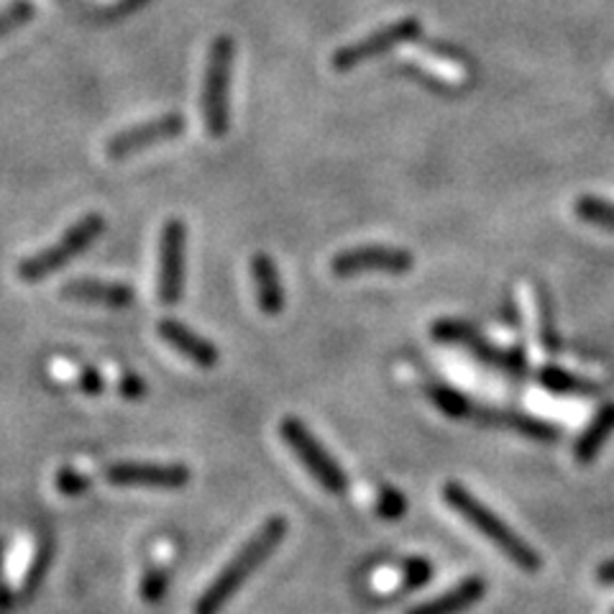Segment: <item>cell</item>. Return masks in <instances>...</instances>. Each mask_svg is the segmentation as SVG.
I'll use <instances>...</instances> for the list:
<instances>
[{"instance_id": "cell-1", "label": "cell", "mask_w": 614, "mask_h": 614, "mask_svg": "<svg viewBox=\"0 0 614 614\" xmlns=\"http://www.w3.org/2000/svg\"><path fill=\"white\" fill-rule=\"evenodd\" d=\"M287 536V519L272 517L259 527L256 536L230 559L218 576H215L211 587L202 591L198 604H195V614H221L238 589L243 587V581L249 579L262 563L270 559L281 540Z\"/></svg>"}, {"instance_id": "cell-2", "label": "cell", "mask_w": 614, "mask_h": 614, "mask_svg": "<svg viewBox=\"0 0 614 614\" xmlns=\"http://www.w3.org/2000/svg\"><path fill=\"white\" fill-rule=\"evenodd\" d=\"M443 500L459 512L466 523H472L484 538L491 540L500 551L508 555L510 561H515L519 568L525 571H538L540 568V555L536 548H530L523 538L508 523H502L500 517L491 512L487 504H481L466 487H461L456 481H448L443 487Z\"/></svg>"}, {"instance_id": "cell-3", "label": "cell", "mask_w": 614, "mask_h": 614, "mask_svg": "<svg viewBox=\"0 0 614 614\" xmlns=\"http://www.w3.org/2000/svg\"><path fill=\"white\" fill-rule=\"evenodd\" d=\"M236 45L230 36H218L208 54L202 83V121L213 139H223L230 128V75H234Z\"/></svg>"}, {"instance_id": "cell-4", "label": "cell", "mask_w": 614, "mask_h": 614, "mask_svg": "<svg viewBox=\"0 0 614 614\" xmlns=\"http://www.w3.org/2000/svg\"><path fill=\"white\" fill-rule=\"evenodd\" d=\"M105 234V218L98 213L85 215L64 234L60 241L49 246V249L39 251V254L24 259L18 264V277L24 281H41L49 279L52 274L62 272L72 259L83 256L100 236Z\"/></svg>"}, {"instance_id": "cell-5", "label": "cell", "mask_w": 614, "mask_h": 614, "mask_svg": "<svg viewBox=\"0 0 614 614\" xmlns=\"http://www.w3.org/2000/svg\"><path fill=\"white\" fill-rule=\"evenodd\" d=\"M279 436L290 446V451L298 456L302 466L308 468V474L321 484L330 494H343L349 489V476L341 468V464L325 451V446L317 440L305 423H300L298 417H285L279 423Z\"/></svg>"}, {"instance_id": "cell-6", "label": "cell", "mask_w": 614, "mask_h": 614, "mask_svg": "<svg viewBox=\"0 0 614 614\" xmlns=\"http://www.w3.org/2000/svg\"><path fill=\"white\" fill-rule=\"evenodd\" d=\"M417 36H421V21H417L415 16L400 18V21H394V24L377 28V32L364 36V39L353 41V45L349 47H341L334 54L330 64H334L336 72H351V70L361 67V64L392 52V49L397 47L408 45V41H415Z\"/></svg>"}, {"instance_id": "cell-7", "label": "cell", "mask_w": 614, "mask_h": 614, "mask_svg": "<svg viewBox=\"0 0 614 614\" xmlns=\"http://www.w3.org/2000/svg\"><path fill=\"white\" fill-rule=\"evenodd\" d=\"M187 264V226L185 221L170 218L159 236V281L156 292L164 305H177L185 292Z\"/></svg>"}, {"instance_id": "cell-8", "label": "cell", "mask_w": 614, "mask_h": 614, "mask_svg": "<svg viewBox=\"0 0 614 614\" xmlns=\"http://www.w3.org/2000/svg\"><path fill=\"white\" fill-rule=\"evenodd\" d=\"M433 338L443 343H461L466 346L474 356H479L484 364L500 368V372H508L512 377H523L525 374V356L523 351H502L497 346H491L487 338H484L479 330L472 328V325L461 323V321H438L433 325Z\"/></svg>"}, {"instance_id": "cell-9", "label": "cell", "mask_w": 614, "mask_h": 614, "mask_svg": "<svg viewBox=\"0 0 614 614\" xmlns=\"http://www.w3.org/2000/svg\"><path fill=\"white\" fill-rule=\"evenodd\" d=\"M415 259L410 251L394 246H359V249L341 251L330 262L336 277H359V274H408Z\"/></svg>"}, {"instance_id": "cell-10", "label": "cell", "mask_w": 614, "mask_h": 614, "mask_svg": "<svg viewBox=\"0 0 614 614\" xmlns=\"http://www.w3.org/2000/svg\"><path fill=\"white\" fill-rule=\"evenodd\" d=\"M185 128H187L185 115H179V113L156 115V118H151L147 123H139V126L126 128V131L115 134L113 139L108 141L105 154L111 159H126L131 154H139V151H143V149L156 147V143L177 139V136L185 134Z\"/></svg>"}, {"instance_id": "cell-11", "label": "cell", "mask_w": 614, "mask_h": 614, "mask_svg": "<svg viewBox=\"0 0 614 614\" xmlns=\"http://www.w3.org/2000/svg\"><path fill=\"white\" fill-rule=\"evenodd\" d=\"M105 479L115 487H159L177 489L190 481V468L183 464H151V461H123L105 468Z\"/></svg>"}, {"instance_id": "cell-12", "label": "cell", "mask_w": 614, "mask_h": 614, "mask_svg": "<svg viewBox=\"0 0 614 614\" xmlns=\"http://www.w3.org/2000/svg\"><path fill=\"white\" fill-rule=\"evenodd\" d=\"M156 334L164 343H170L172 349H175L177 353H183L185 359H190L192 364H198L200 368H211L218 364L221 353L218 349H215V343L195 334V330L187 328L185 323L172 321V317H167V321H159Z\"/></svg>"}, {"instance_id": "cell-13", "label": "cell", "mask_w": 614, "mask_h": 614, "mask_svg": "<svg viewBox=\"0 0 614 614\" xmlns=\"http://www.w3.org/2000/svg\"><path fill=\"white\" fill-rule=\"evenodd\" d=\"M62 298L75 302H90V305H103L113 310L128 308L136 300L134 290L123 281L108 279H72L62 287Z\"/></svg>"}, {"instance_id": "cell-14", "label": "cell", "mask_w": 614, "mask_h": 614, "mask_svg": "<svg viewBox=\"0 0 614 614\" xmlns=\"http://www.w3.org/2000/svg\"><path fill=\"white\" fill-rule=\"evenodd\" d=\"M251 277L256 287V302L264 315H279L285 310V290H281V279L277 264L270 254H256L251 259Z\"/></svg>"}, {"instance_id": "cell-15", "label": "cell", "mask_w": 614, "mask_h": 614, "mask_svg": "<svg viewBox=\"0 0 614 614\" xmlns=\"http://www.w3.org/2000/svg\"><path fill=\"white\" fill-rule=\"evenodd\" d=\"M484 589H487L484 581L472 576V579H464L459 587L443 591L438 599H430V602L415 606V610H410L408 614H461L472 604L479 602L484 597Z\"/></svg>"}, {"instance_id": "cell-16", "label": "cell", "mask_w": 614, "mask_h": 614, "mask_svg": "<svg viewBox=\"0 0 614 614\" xmlns=\"http://www.w3.org/2000/svg\"><path fill=\"white\" fill-rule=\"evenodd\" d=\"M614 433V402H606L602 410L594 415V421L587 425V430L581 433L579 440L574 446V456L579 464H591L602 451V446L610 440Z\"/></svg>"}, {"instance_id": "cell-17", "label": "cell", "mask_w": 614, "mask_h": 614, "mask_svg": "<svg viewBox=\"0 0 614 614\" xmlns=\"http://www.w3.org/2000/svg\"><path fill=\"white\" fill-rule=\"evenodd\" d=\"M472 415H479L484 421H494V423H504L510 425L512 430L523 433V436L532 438V440H543V443H553V440H559V428L551 423L540 421V417H532V415H525V413H479V410H472Z\"/></svg>"}, {"instance_id": "cell-18", "label": "cell", "mask_w": 614, "mask_h": 614, "mask_svg": "<svg viewBox=\"0 0 614 614\" xmlns=\"http://www.w3.org/2000/svg\"><path fill=\"white\" fill-rule=\"evenodd\" d=\"M540 385H543L548 392L553 394H579V397H597L602 389L597 385H591V381L581 379V377H574V374H568L566 368L561 366H546L543 372H540Z\"/></svg>"}, {"instance_id": "cell-19", "label": "cell", "mask_w": 614, "mask_h": 614, "mask_svg": "<svg viewBox=\"0 0 614 614\" xmlns=\"http://www.w3.org/2000/svg\"><path fill=\"white\" fill-rule=\"evenodd\" d=\"M428 397L436 402V408L440 410V413L448 417H456V421H461V417H472L474 404L468 402L466 397L459 392V389L446 387V385H433L428 387Z\"/></svg>"}, {"instance_id": "cell-20", "label": "cell", "mask_w": 614, "mask_h": 614, "mask_svg": "<svg viewBox=\"0 0 614 614\" xmlns=\"http://www.w3.org/2000/svg\"><path fill=\"white\" fill-rule=\"evenodd\" d=\"M576 215L594 226L614 230V205L602 198H579L576 200Z\"/></svg>"}, {"instance_id": "cell-21", "label": "cell", "mask_w": 614, "mask_h": 614, "mask_svg": "<svg viewBox=\"0 0 614 614\" xmlns=\"http://www.w3.org/2000/svg\"><path fill=\"white\" fill-rule=\"evenodd\" d=\"M34 13L36 9L32 0H13L9 9L0 11V41L9 34L18 32V28H24L34 18Z\"/></svg>"}, {"instance_id": "cell-22", "label": "cell", "mask_w": 614, "mask_h": 614, "mask_svg": "<svg viewBox=\"0 0 614 614\" xmlns=\"http://www.w3.org/2000/svg\"><path fill=\"white\" fill-rule=\"evenodd\" d=\"M170 589V571L164 568H151L149 574H143L141 579V599L149 604L162 602L167 597Z\"/></svg>"}, {"instance_id": "cell-23", "label": "cell", "mask_w": 614, "mask_h": 614, "mask_svg": "<svg viewBox=\"0 0 614 614\" xmlns=\"http://www.w3.org/2000/svg\"><path fill=\"white\" fill-rule=\"evenodd\" d=\"M377 512L381 519H400L404 512H408V500H404V494L400 489L385 487L379 491Z\"/></svg>"}, {"instance_id": "cell-24", "label": "cell", "mask_w": 614, "mask_h": 614, "mask_svg": "<svg viewBox=\"0 0 614 614\" xmlns=\"http://www.w3.org/2000/svg\"><path fill=\"white\" fill-rule=\"evenodd\" d=\"M49 559H52V551H49V543L39 546V551L34 555V563L28 566V574L24 579V594L32 597L36 589L41 587V581H45V571L49 566Z\"/></svg>"}, {"instance_id": "cell-25", "label": "cell", "mask_w": 614, "mask_h": 614, "mask_svg": "<svg viewBox=\"0 0 614 614\" xmlns=\"http://www.w3.org/2000/svg\"><path fill=\"white\" fill-rule=\"evenodd\" d=\"M433 579V563L425 559H410L404 563L402 587L404 589H421Z\"/></svg>"}, {"instance_id": "cell-26", "label": "cell", "mask_w": 614, "mask_h": 614, "mask_svg": "<svg viewBox=\"0 0 614 614\" xmlns=\"http://www.w3.org/2000/svg\"><path fill=\"white\" fill-rule=\"evenodd\" d=\"M57 489H60V494L64 497H79V494H85V491L90 489V479L85 474H79L75 472V468H60V474H57Z\"/></svg>"}, {"instance_id": "cell-27", "label": "cell", "mask_w": 614, "mask_h": 614, "mask_svg": "<svg viewBox=\"0 0 614 614\" xmlns=\"http://www.w3.org/2000/svg\"><path fill=\"white\" fill-rule=\"evenodd\" d=\"M75 377H77V387L83 389L85 394H90V397L103 394L105 379H103V374H100L96 366H77Z\"/></svg>"}, {"instance_id": "cell-28", "label": "cell", "mask_w": 614, "mask_h": 614, "mask_svg": "<svg viewBox=\"0 0 614 614\" xmlns=\"http://www.w3.org/2000/svg\"><path fill=\"white\" fill-rule=\"evenodd\" d=\"M540 338H543V346L548 353H555L559 351V336H555V325H553V317H551V305L548 302H540Z\"/></svg>"}, {"instance_id": "cell-29", "label": "cell", "mask_w": 614, "mask_h": 614, "mask_svg": "<svg viewBox=\"0 0 614 614\" xmlns=\"http://www.w3.org/2000/svg\"><path fill=\"white\" fill-rule=\"evenodd\" d=\"M118 394L126 397V400H141L147 394V381H143L139 374L126 372L118 381Z\"/></svg>"}, {"instance_id": "cell-30", "label": "cell", "mask_w": 614, "mask_h": 614, "mask_svg": "<svg viewBox=\"0 0 614 614\" xmlns=\"http://www.w3.org/2000/svg\"><path fill=\"white\" fill-rule=\"evenodd\" d=\"M597 579L602 581V584H614V559L612 561H606L599 566L597 571Z\"/></svg>"}, {"instance_id": "cell-31", "label": "cell", "mask_w": 614, "mask_h": 614, "mask_svg": "<svg viewBox=\"0 0 614 614\" xmlns=\"http://www.w3.org/2000/svg\"><path fill=\"white\" fill-rule=\"evenodd\" d=\"M13 602V594H11V589L5 587V584H0V610H9Z\"/></svg>"}, {"instance_id": "cell-32", "label": "cell", "mask_w": 614, "mask_h": 614, "mask_svg": "<svg viewBox=\"0 0 614 614\" xmlns=\"http://www.w3.org/2000/svg\"><path fill=\"white\" fill-rule=\"evenodd\" d=\"M612 614H614V612H612Z\"/></svg>"}]
</instances>
